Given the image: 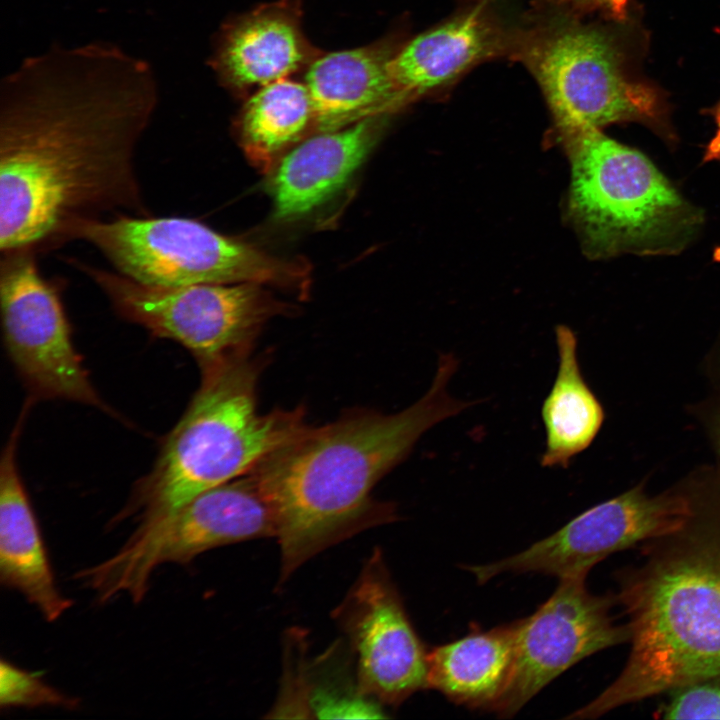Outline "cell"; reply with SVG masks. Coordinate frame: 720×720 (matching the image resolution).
Here are the masks:
<instances>
[{"label": "cell", "mask_w": 720, "mask_h": 720, "mask_svg": "<svg viewBox=\"0 0 720 720\" xmlns=\"http://www.w3.org/2000/svg\"><path fill=\"white\" fill-rule=\"evenodd\" d=\"M516 53L535 77L564 137L625 121L667 135L656 91L626 77L606 32L563 18L519 38Z\"/></svg>", "instance_id": "8"}, {"label": "cell", "mask_w": 720, "mask_h": 720, "mask_svg": "<svg viewBox=\"0 0 720 720\" xmlns=\"http://www.w3.org/2000/svg\"><path fill=\"white\" fill-rule=\"evenodd\" d=\"M693 505L680 495L649 496L641 487L582 512L552 535L507 558L466 567L484 584L501 573L587 576L598 562L643 541L683 530Z\"/></svg>", "instance_id": "11"}, {"label": "cell", "mask_w": 720, "mask_h": 720, "mask_svg": "<svg viewBox=\"0 0 720 720\" xmlns=\"http://www.w3.org/2000/svg\"><path fill=\"white\" fill-rule=\"evenodd\" d=\"M391 40L354 49L320 53L307 67L304 83L314 108V128L330 131L386 115L408 101L397 90L389 62Z\"/></svg>", "instance_id": "18"}, {"label": "cell", "mask_w": 720, "mask_h": 720, "mask_svg": "<svg viewBox=\"0 0 720 720\" xmlns=\"http://www.w3.org/2000/svg\"><path fill=\"white\" fill-rule=\"evenodd\" d=\"M629 0H555L564 8L573 9H601L608 12L616 18H622L625 15Z\"/></svg>", "instance_id": "24"}, {"label": "cell", "mask_w": 720, "mask_h": 720, "mask_svg": "<svg viewBox=\"0 0 720 720\" xmlns=\"http://www.w3.org/2000/svg\"><path fill=\"white\" fill-rule=\"evenodd\" d=\"M621 576L630 653L618 677L568 719L598 718L620 706L720 679V533L660 538Z\"/></svg>", "instance_id": "3"}, {"label": "cell", "mask_w": 720, "mask_h": 720, "mask_svg": "<svg viewBox=\"0 0 720 720\" xmlns=\"http://www.w3.org/2000/svg\"><path fill=\"white\" fill-rule=\"evenodd\" d=\"M519 620L428 652V688L455 704L495 712L514 670Z\"/></svg>", "instance_id": "19"}, {"label": "cell", "mask_w": 720, "mask_h": 720, "mask_svg": "<svg viewBox=\"0 0 720 720\" xmlns=\"http://www.w3.org/2000/svg\"><path fill=\"white\" fill-rule=\"evenodd\" d=\"M661 713L664 719H720V679L675 690Z\"/></svg>", "instance_id": "23"}, {"label": "cell", "mask_w": 720, "mask_h": 720, "mask_svg": "<svg viewBox=\"0 0 720 720\" xmlns=\"http://www.w3.org/2000/svg\"><path fill=\"white\" fill-rule=\"evenodd\" d=\"M585 575L559 578L553 594L519 620L510 684L495 712L513 717L540 690L584 658L628 641L611 616L610 596L594 595Z\"/></svg>", "instance_id": "13"}, {"label": "cell", "mask_w": 720, "mask_h": 720, "mask_svg": "<svg viewBox=\"0 0 720 720\" xmlns=\"http://www.w3.org/2000/svg\"><path fill=\"white\" fill-rule=\"evenodd\" d=\"M275 535L273 512L249 472L197 495L166 517L139 525L119 551L74 578L101 603L121 593L139 603L158 565H184L216 547Z\"/></svg>", "instance_id": "9"}, {"label": "cell", "mask_w": 720, "mask_h": 720, "mask_svg": "<svg viewBox=\"0 0 720 720\" xmlns=\"http://www.w3.org/2000/svg\"><path fill=\"white\" fill-rule=\"evenodd\" d=\"M261 370L248 354L201 369L198 390L114 521L132 517L141 525L166 517L249 473L309 427L301 408L259 412Z\"/></svg>", "instance_id": "4"}, {"label": "cell", "mask_w": 720, "mask_h": 720, "mask_svg": "<svg viewBox=\"0 0 720 720\" xmlns=\"http://www.w3.org/2000/svg\"><path fill=\"white\" fill-rule=\"evenodd\" d=\"M334 617L356 658L357 683L384 705L398 706L428 688V652L376 549Z\"/></svg>", "instance_id": "12"}, {"label": "cell", "mask_w": 720, "mask_h": 720, "mask_svg": "<svg viewBox=\"0 0 720 720\" xmlns=\"http://www.w3.org/2000/svg\"><path fill=\"white\" fill-rule=\"evenodd\" d=\"M457 368V358L443 353L430 388L413 405L309 426L250 471L274 515L281 583L319 552L396 519L394 506L373 499L372 490L425 432L477 403L449 394Z\"/></svg>", "instance_id": "2"}, {"label": "cell", "mask_w": 720, "mask_h": 720, "mask_svg": "<svg viewBox=\"0 0 720 720\" xmlns=\"http://www.w3.org/2000/svg\"><path fill=\"white\" fill-rule=\"evenodd\" d=\"M714 115L717 128L714 137L705 149L704 162L720 160V104L716 108Z\"/></svg>", "instance_id": "25"}, {"label": "cell", "mask_w": 720, "mask_h": 720, "mask_svg": "<svg viewBox=\"0 0 720 720\" xmlns=\"http://www.w3.org/2000/svg\"><path fill=\"white\" fill-rule=\"evenodd\" d=\"M565 139L570 212L593 256L671 254L686 246L702 216L645 155L600 129Z\"/></svg>", "instance_id": "5"}, {"label": "cell", "mask_w": 720, "mask_h": 720, "mask_svg": "<svg viewBox=\"0 0 720 720\" xmlns=\"http://www.w3.org/2000/svg\"><path fill=\"white\" fill-rule=\"evenodd\" d=\"M314 127V108L305 83L282 79L254 91L236 120V132L247 158L268 172L280 153Z\"/></svg>", "instance_id": "21"}, {"label": "cell", "mask_w": 720, "mask_h": 720, "mask_svg": "<svg viewBox=\"0 0 720 720\" xmlns=\"http://www.w3.org/2000/svg\"><path fill=\"white\" fill-rule=\"evenodd\" d=\"M70 263L98 286L123 319L180 344L200 370L249 354L264 324L291 311L258 283L156 286L76 259Z\"/></svg>", "instance_id": "7"}, {"label": "cell", "mask_w": 720, "mask_h": 720, "mask_svg": "<svg viewBox=\"0 0 720 720\" xmlns=\"http://www.w3.org/2000/svg\"><path fill=\"white\" fill-rule=\"evenodd\" d=\"M0 705L4 707L57 706L75 708L78 701L46 684L38 674L0 662Z\"/></svg>", "instance_id": "22"}, {"label": "cell", "mask_w": 720, "mask_h": 720, "mask_svg": "<svg viewBox=\"0 0 720 720\" xmlns=\"http://www.w3.org/2000/svg\"><path fill=\"white\" fill-rule=\"evenodd\" d=\"M0 308L6 351L30 400H65L114 414L90 380L59 288L41 275L34 251L1 254Z\"/></svg>", "instance_id": "10"}, {"label": "cell", "mask_w": 720, "mask_h": 720, "mask_svg": "<svg viewBox=\"0 0 720 720\" xmlns=\"http://www.w3.org/2000/svg\"><path fill=\"white\" fill-rule=\"evenodd\" d=\"M319 54L302 30L301 0H278L222 25L209 65L225 88L243 94L307 69Z\"/></svg>", "instance_id": "14"}, {"label": "cell", "mask_w": 720, "mask_h": 720, "mask_svg": "<svg viewBox=\"0 0 720 720\" xmlns=\"http://www.w3.org/2000/svg\"><path fill=\"white\" fill-rule=\"evenodd\" d=\"M512 38L490 11L479 4L401 45L389 62L397 90L408 103L443 88L472 67L507 51Z\"/></svg>", "instance_id": "15"}, {"label": "cell", "mask_w": 720, "mask_h": 720, "mask_svg": "<svg viewBox=\"0 0 720 720\" xmlns=\"http://www.w3.org/2000/svg\"><path fill=\"white\" fill-rule=\"evenodd\" d=\"M92 245L124 276L156 286L251 282L306 294L311 267L268 254L194 219L117 215L74 224L67 241Z\"/></svg>", "instance_id": "6"}, {"label": "cell", "mask_w": 720, "mask_h": 720, "mask_svg": "<svg viewBox=\"0 0 720 720\" xmlns=\"http://www.w3.org/2000/svg\"><path fill=\"white\" fill-rule=\"evenodd\" d=\"M386 115L318 132L282 156L269 183L275 216L296 220L335 196L379 139Z\"/></svg>", "instance_id": "16"}, {"label": "cell", "mask_w": 720, "mask_h": 720, "mask_svg": "<svg viewBox=\"0 0 720 720\" xmlns=\"http://www.w3.org/2000/svg\"><path fill=\"white\" fill-rule=\"evenodd\" d=\"M32 402L27 400L0 462V582L20 592L48 622L72 605L57 588L41 531L21 478L17 448Z\"/></svg>", "instance_id": "17"}, {"label": "cell", "mask_w": 720, "mask_h": 720, "mask_svg": "<svg viewBox=\"0 0 720 720\" xmlns=\"http://www.w3.org/2000/svg\"><path fill=\"white\" fill-rule=\"evenodd\" d=\"M555 336L558 370L541 407L546 438L540 464L544 468L566 469L593 442L604 412L581 374L575 333L559 325Z\"/></svg>", "instance_id": "20"}, {"label": "cell", "mask_w": 720, "mask_h": 720, "mask_svg": "<svg viewBox=\"0 0 720 720\" xmlns=\"http://www.w3.org/2000/svg\"><path fill=\"white\" fill-rule=\"evenodd\" d=\"M158 103L154 72L118 46L54 45L0 90V251L66 242L77 222L148 216L138 144Z\"/></svg>", "instance_id": "1"}]
</instances>
